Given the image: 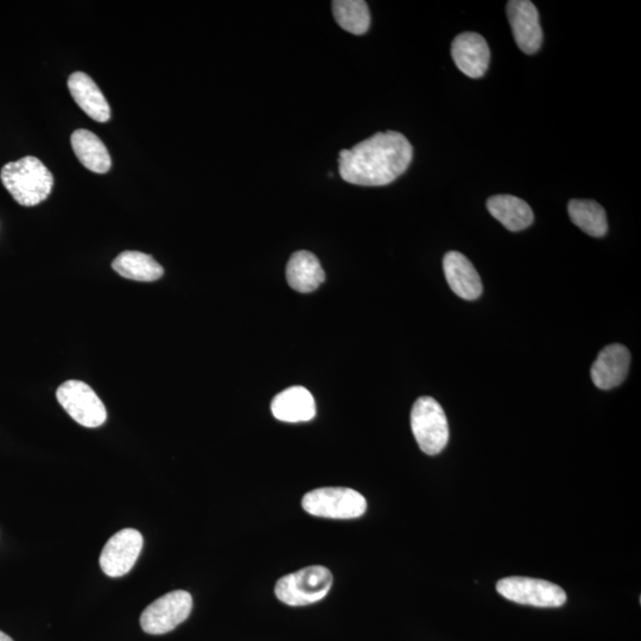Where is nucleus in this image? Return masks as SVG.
Returning <instances> with one entry per match:
<instances>
[{"label": "nucleus", "instance_id": "obj_9", "mask_svg": "<svg viewBox=\"0 0 641 641\" xmlns=\"http://www.w3.org/2000/svg\"><path fill=\"white\" fill-rule=\"evenodd\" d=\"M143 549L142 533L124 529L109 539L100 555V567L110 577H122L135 567Z\"/></svg>", "mask_w": 641, "mask_h": 641}, {"label": "nucleus", "instance_id": "obj_13", "mask_svg": "<svg viewBox=\"0 0 641 641\" xmlns=\"http://www.w3.org/2000/svg\"><path fill=\"white\" fill-rule=\"evenodd\" d=\"M444 276L450 289L463 300L474 301L482 294V283L478 271L466 256L450 251L443 258Z\"/></svg>", "mask_w": 641, "mask_h": 641}, {"label": "nucleus", "instance_id": "obj_19", "mask_svg": "<svg viewBox=\"0 0 641 641\" xmlns=\"http://www.w3.org/2000/svg\"><path fill=\"white\" fill-rule=\"evenodd\" d=\"M112 268L120 276L138 282H154L164 274L162 266L154 258L137 251L120 253L113 260Z\"/></svg>", "mask_w": 641, "mask_h": 641}, {"label": "nucleus", "instance_id": "obj_14", "mask_svg": "<svg viewBox=\"0 0 641 641\" xmlns=\"http://www.w3.org/2000/svg\"><path fill=\"white\" fill-rule=\"evenodd\" d=\"M271 411L278 421L309 422L316 415L315 399L306 387H289L274 398L271 403Z\"/></svg>", "mask_w": 641, "mask_h": 641}, {"label": "nucleus", "instance_id": "obj_15", "mask_svg": "<svg viewBox=\"0 0 641 641\" xmlns=\"http://www.w3.org/2000/svg\"><path fill=\"white\" fill-rule=\"evenodd\" d=\"M68 88L75 103L88 117L94 119L95 122H109L111 118L110 105L90 76L82 72L72 74L69 76Z\"/></svg>", "mask_w": 641, "mask_h": 641}, {"label": "nucleus", "instance_id": "obj_3", "mask_svg": "<svg viewBox=\"0 0 641 641\" xmlns=\"http://www.w3.org/2000/svg\"><path fill=\"white\" fill-rule=\"evenodd\" d=\"M333 585V575L325 567L314 566L279 579L275 593L279 601L293 607L308 606L325 599Z\"/></svg>", "mask_w": 641, "mask_h": 641}, {"label": "nucleus", "instance_id": "obj_7", "mask_svg": "<svg viewBox=\"0 0 641 641\" xmlns=\"http://www.w3.org/2000/svg\"><path fill=\"white\" fill-rule=\"evenodd\" d=\"M193 609V598L186 590H175L152 602L145 608L141 617V626L151 636L174 631L189 618Z\"/></svg>", "mask_w": 641, "mask_h": 641}, {"label": "nucleus", "instance_id": "obj_5", "mask_svg": "<svg viewBox=\"0 0 641 641\" xmlns=\"http://www.w3.org/2000/svg\"><path fill=\"white\" fill-rule=\"evenodd\" d=\"M302 506L315 517L354 519L366 512L367 501L364 495L351 488L326 487L304 495Z\"/></svg>", "mask_w": 641, "mask_h": 641}, {"label": "nucleus", "instance_id": "obj_16", "mask_svg": "<svg viewBox=\"0 0 641 641\" xmlns=\"http://www.w3.org/2000/svg\"><path fill=\"white\" fill-rule=\"evenodd\" d=\"M287 279L297 293H313L325 282L326 275L320 260L312 252L297 251L287 265Z\"/></svg>", "mask_w": 641, "mask_h": 641}, {"label": "nucleus", "instance_id": "obj_11", "mask_svg": "<svg viewBox=\"0 0 641 641\" xmlns=\"http://www.w3.org/2000/svg\"><path fill=\"white\" fill-rule=\"evenodd\" d=\"M456 67L472 79H479L490 66L491 52L484 37L477 33H463L452 44Z\"/></svg>", "mask_w": 641, "mask_h": 641}, {"label": "nucleus", "instance_id": "obj_10", "mask_svg": "<svg viewBox=\"0 0 641 641\" xmlns=\"http://www.w3.org/2000/svg\"><path fill=\"white\" fill-rule=\"evenodd\" d=\"M507 17L519 49L528 55L537 53L542 46L543 31L536 6L528 0H511L507 3Z\"/></svg>", "mask_w": 641, "mask_h": 641}, {"label": "nucleus", "instance_id": "obj_17", "mask_svg": "<svg viewBox=\"0 0 641 641\" xmlns=\"http://www.w3.org/2000/svg\"><path fill=\"white\" fill-rule=\"evenodd\" d=\"M488 212L507 230L519 232L532 225L533 212L528 202L513 195H495L487 201Z\"/></svg>", "mask_w": 641, "mask_h": 641}, {"label": "nucleus", "instance_id": "obj_22", "mask_svg": "<svg viewBox=\"0 0 641 641\" xmlns=\"http://www.w3.org/2000/svg\"><path fill=\"white\" fill-rule=\"evenodd\" d=\"M0 641H14L11 639V637L8 636V634H5L4 632L0 631Z\"/></svg>", "mask_w": 641, "mask_h": 641}, {"label": "nucleus", "instance_id": "obj_21", "mask_svg": "<svg viewBox=\"0 0 641 641\" xmlns=\"http://www.w3.org/2000/svg\"><path fill=\"white\" fill-rule=\"evenodd\" d=\"M332 8L336 23L349 34L364 35L370 29V10L364 0H335Z\"/></svg>", "mask_w": 641, "mask_h": 641}, {"label": "nucleus", "instance_id": "obj_18", "mask_svg": "<svg viewBox=\"0 0 641 641\" xmlns=\"http://www.w3.org/2000/svg\"><path fill=\"white\" fill-rule=\"evenodd\" d=\"M76 157L88 170L97 174H106L111 169V156L105 144L93 132L76 130L71 138Z\"/></svg>", "mask_w": 641, "mask_h": 641}, {"label": "nucleus", "instance_id": "obj_1", "mask_svg": "<svg viewBox=\"0 0 641 641\" xmlns=\"http://www.w3.org/2000/svg\"><path fill=\"white\" fill-rule=\"evenodd\" d=\"M412 156L414 149L402 133L378 132L340 152V176L357 186H387L408 170Z\"/></svg>", "mask_w": 641, "mask_h": 641}, {"label": "nucleus", "instance_id": "obj_20", "mask_svg": "<svg viewBox=\"0 0 641 641\" xmlns=\"http://www.w3.org/2000/svg\"><path fill=\"white\" fill-rule=\"evenodd\" d=\"M571 221L590 237H604L608 231L605 209L592 200H571L568 205Z\"/></svg>", "mask_w": 641, "mask_h": 641}, {"label": "nucleus", "instance_id": "obj_12", "mask_svg": "<svg viewBox=\"0 0 641 641\" xmlns=\"http://www.w3.org/2000/svg\"><path fill=\"white\" fill-rule=\"evenodd\" d=\"M631 365V354L619 344L602 349L592 366L593 383L601 390H611L624 383Z\"/></svg>", "mask_w": 641, "mask_h": 641}, {"label": "nucleus", "instance_id": "obj_4", "mask_svg": "<svg viewBox=\"0 0 641 641\" xmlns=\"http://www.w3.org/2000/svg\"><path fill=\"white\" fill-rule=\"evenodd\" d=\"M411 429L418 446L425 454H440L448 444L447 416L440 403L434 398L417 399L411 411Z\"/></svg>", "mask_w": 641, "mask_h": 641}, {"label": "nucleus", "instance_id": "obj_8", "mask_svg": "<svg viewBox=\"0 0 641 641\" xmlns=\"http://www.w3.org/2000/svg\"><path fill=\"white\" fill-rule=\"evenodd\" d=\"M497 590L505 599L520 605L561 607L567 602L563 588L549 581L530 577H506L497 583Z\"/></svg>", "mask_w": 641, "mask_h": 641}, {"label": "nucleus", "instance_id": "obj_2", "mask_svg": "<svg viewBox=\"0 0 641 641\" xmlns=\"http://www.w3.org/2000/svg\"><path fill=\"white\" fill-rule=\"evenodd\" d=\"M0 179L12 198L25 207L47 200L54 186L53 174L34 156L5 164Z\"/></svg>", "mask_w": 641, "mask_h": 641}, {"label": "nucleus", "instance_id": "obj_6", "mask_svg": "<svg viewBox=\"0 0 641 641\" xmlns=\"http://www.w3.org/2000/svg\"><path fill=\"white\" fill-rule=\"evenodd\" d=\"M57 401L76 423L85 428H98L107 420L103 402L91 386L79 380L63 383L56 392Z\"/></svg>", "mask_w": 641, "mask_h": 641}]
</instances>
